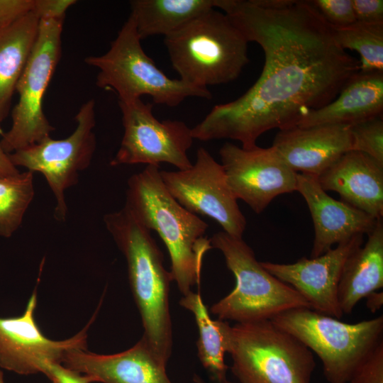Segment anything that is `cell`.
Here are the masks:
<instances>
[{
    "instance_id": "ac0fdd59",
    "label": "cell",
    "mask_w": 383,
    "mask_h": 383,
    "mask_svg": "<svg viewBox=\"0 0 383 383\" xmlns=\"http://www.w3.org/2000/svg\"><path fill=\"white\" fill-rule=\"evenodd\" d=\"M62 364L88 376L91 382L172 383L166 366L141 338L127 350L111 355H99L85 348L68 350Z\"/></svg>"
},
{
    "instance_id": "74e56055",
    "label": "cell",
    "mask_w": 383,
    "mask_h": 383,
    "mask_svg": "<svg viewBox=\"0 0 383 383\" xmlns=\"http://www.w3.org/2000/svg\"><path fill=\"white\" fill-rule=\"evenodd\" d=\"M1 27V26H0Z\"/></svg>"
},
{
    "instance_id": "52a82bcc",
    "label": "cell",
    "mask_w": 383,
    "mask_h": 383,
    "mask_svg": "<svg viewBox=\"0 0 383 383\" xmlns=\"http://www.w3.org/2000/svg\"><path fill=\"white\" fill-rule=\"evenodd\" d=\"M210 240L212 248L222 252L235 279L234 289L211 307L218 319L245 323L271 319L292 309H311L298 292L262 267L243 238L222 231Z\"/></svg>"
},
{
    "instance_id": "f546056e",
    "label": "cell",
    "mask_w": 383,
    "mask_h": 383,
    "mask_svg": "<svg viewBox=\"0 0 383 383\" xmlns=\"http://www.w3.org/2000/svg\"><path fill=\"white\" fill-rule=\"evenodd\" d=\"M356 22L383 23L382 0H352Z\"/></svg>"
},
{
    "instance_id": "ffe728a7",
    "label": "cell",
    "mask_w": 383,
    "mask_h": 383,
    "mask_svg": "<svg viewBox=\"0 0 383 383\" xmlns=\"http://www.w3.org/2000/svg\"><path fill=\"white\" fill-rule=\"evenodd\" d=\"M383 72L355 74L334 100L301 116L296 126H353L382 117Z\"/></svg>"
},
{
    "instance_id": "44dd1931",
    "label": "cell",
    "mask_w": 383,
    "mask_h": 383,
    "mask_svg": "<svg viewBox=\"0 0 383 383\" xmlns=\"http://www.w3.org/2000/svg\"><path fill=\"white\" fill-rule=\"evenodd\" d=\"M383 287V221L379 219L367 240L346 260L340 275L338 299L343 313H351L356 304Z\"/></svg>"
},
{
    "instance_id": "8fae6325",
    "label": "cell",
    "mask_w": 383,
    "mask_h": 383,
    "mask_svg": "<svg viewBox=\"0 0 383 383\" xmlns=\"http://www.w3.org/2000/svg\"><path fill=\"white\" fill-rule=\"evenodd\" d=\"M124 128L120 147L111 166L146 164L160 167L168 163L179 169L192 167L187 152L192 146V128L177 120L159 121L152 104L140 99L118 101Z\"/></svg>"
},
{
    "instance_id": "603a6c76",
    "label": "cell",
    "mask_w": 383,
    "mask_h": 383,
    "mask_svg": "<svg viewBox=\"0 0 383 383\" xmlns=\"http://www.w3.org/2000/svg\"><path fill=\"white\" fill-rule=\"evenodd\" d=\"M218 0H132L133 18L140 39L165 37L192 20L218 7Z\"/></svg>"
},
{
    "instance_id": "9a60e30c",
    "label": "cell",
    "mask_w": 383,
    "mask_h": 383,
    "mask_svg": "<svg viewBox=\"0 0 383 383\" xmlns=\"http://www.w3.org/2000/svg\"><path fill=\"white\" fill-rule=\"evenodd\" d=\"M363 243V235H357L316 257H302L292 264L260 262L270 274L298 292L311 309L340 319L343 313L338 303V287L343 267L350 254Z\"/></svg>"
},
{
    "instance_id": "484cf974",
    "label": "cell",
    "mask_w": 383,
    "mask_h": 383,
    "mask_svg": "<svg viewBox=\"0 0 383 383\" xmlns=\"http://www.w3.org/2000/svg\"><path fill=\"white\" fill-rule=\"evenodd\" d=\"M332 28L340 48L360 55V71L383 72V23L355 22L346 27Z\"/></svg>"
},
{
    "instance_id": "277c9868",
    "label": "cell",
    "mask_w": 383,
    "mask_h": 383,
    "mask_svg": "<svg viewBox=\"0 0 383 383\" xmlns=\"http://www.w3.org/2000/svg\"><path fill=\"white\" fill-rule=\"evenodd\" d=\"M164 43L179 79L199 88L234 81L249 62L248 41L216 9L165 36Z\"/></svg>"
},
{
    "instance_id": "9c48e42d",
    "label": "cell",
    "mask_w": 383,
    "mask_h": 383,
    "mask_svg": "<svg viewBox=\"0 0 383 383\" xmlns=\"http://www.w3.org/2000/svg\"><path fill=\"white\" fill-rule=\"evenodd\" d=\"M64 19L40 20L35 45L16 85L18 100L12 111L11 126L0 140L7 154L50 137L55 130L43 112V101L60 59Z\"/></svg>"
},
{
    "instance_id": "7c38bea8",
    "label": "cell",
    "mask_w": 383,
    "mask_h": 383,
    "mask_svg": "<svg viewBox=\"0 0 383 383\" xmlns=\"http://www.w3.org/2000/svg\"><path fill=\"white\" fill-rule=\"evenodd\" d=\"M160 173L166 189L187 211L209 216L223 231L243 238L245 217L227 184L221 164L204 148L198 149L191 167Z\"/></svg>"
},
{
    "instance_id": "d4e9b609",
    "label": "cell",
    "mask_w": 383,
    "mask_h": 383,
    "mask_svg": "<svg viewBox=\"0 0 383 383\" xmlns=\"http://www.w3.org/2000/svg\"><path fill=\"white\" fill-rule=\"evenodd\" d=\"M33 172L0 177V236L10 238L21 226L34 197Z\"/></svg>"
},
{
    "instance_id": "7402d4cb",
    "label": "cell",
    "mask_w": 383,
    "mask_h": 383,
    "mask_svg": "<svg viewBox=\"0 0 383 383\" xmlns=\"http://www.w3.org/2000/svg\"><path fill=\"white\" fill-rule=\"evenodd\" d=\"M40 18L34 9L0 27V124L35 45Z\"/></svg>"
},
{
    "instance_id": "cb8c5ba5",
    "label": "cell",
    "mask_w": 383,
    "mask_h": 383,
    "mask_svg": "<svg viewBox=\"0 0 383 383\" xmlns=\"http://www.w3.org/2000/svg\"><path fill=\"white\" fill-rule=\"evenodd\" d=\"M179 304L194 314L199 330L196 347L201 365L215 382L226 379L228 366L224 360V321L211 319L199 292L184 295Z\"/></svg>"
},
{
    "instance_id": "e575fe53",
    "label": "cell",
    "mask_w": 383,
    "mask_h": 383,
    "mask_svg": "<svg viewBox=\"0 0 383 383\" xmlns=\"http://www.w3.org/2000/svg\"><path fill=\"white\" fill-rule=\"evenodd\" d=\"M366 305L371 312L374 313L379 310L383 304V292H374L368 294Z\"/></svg>"
},
{
    "instance_id": "5bb4252c",
    "label": "cell",
    "mask_w": 383,
    "mask_h": 383,
    "mask_svg": "<svg viewBox=\"0 0 383 383\" xmlns=\"http://www.w3.org/2000/svg\"><path fill=\"white\" fill-rule=\"evenodd\" d=\"M35 290L21 316L0 317V367L18 374L42 372L50 362L62 363L65 353L77 348L87 349V325L77 335L65 340L48 338L38 326L34 312Z\"/></svg>"
},
{
    "instance_id": "7a4b0ae2",
    "label": "cell",
    "mask_w": 383,
    "mask_h": 383,
    "mask_svg": "<svg viewBox=\"0 0 383 383\" xmlns=\"http://www.w3.org/2000/svg\"><path fill=\"white\" fill-rule=\"evenodd\" d=\"M160 167L148 165L128 179L125 206L148 230L156 231L171 260L172 279L184 296L199 287L205 254L212 246L208 224L180 205L166 189Z\"/></svg>"
},
{
    "instance_id": "3957f363",
    "label": "cell",
    "mask_w": 383,
    "mask_h": 383,
    "mask_svg": "<svg viewBox=\"0 0 383 383\" xmlns=\"http://www.w3.org/2000/svg\"><path fill=\"white\" fill-rule=\"evenodd\" d=\"M104 222L126 257L131 289L144 329L142 338L167 364L172 348L170 289L173 279L165 267L163 255L150 231L126 206L105 214Z\"/></svg>"
},
{
    "instance_id": "4dcf8cb0",
    "label": "cell",
    "mask_w": 383,
    "mask_h": 383,
    "mask_svg": "<svg viewBox=\"0 0 383 383\" xmlns=\"http://www.w3.org/2000/svg\"><path fill=\"white\" fill-rule=\"evenodd\" d=\"M43 373L52 383H91L90 378L62 363L50 362L45 365Z\"/></svg>"
},
{
    "instance_id": "836d02e7",
    "label": "cell",
    "mask_w": 383,
    "mask_h": 383,
    "mask_svg": "<svg viewBox=\"0 0 383 383\" xmlns=\"http://www.w3.org/2000/svg\"><path fill=\"white\" fill-rule=\"evenodd\" d=\"M1 124H0V135H2ZM19 172V170L11 162L9 154L6 153L0 145V177L10 176Z\"/></svg>"
},
{
    "instance_id": "8992f818",
    "label": "cell",
    "mask_w": 383,
    "mask_h": 383,
    "mask_svg": "<svg viewBox=\"0 0 383 383\" xmlns=\"http://www.w3.org/2000/svg\"><path fill=\"white\" fill-rule=\"evenodd\" d=\"M135 22L129 16L109 50L89 56L85 62L99 70L96 85L114 91L118 101H131L150 96L157 104L174 107L188 97L211 98L208 89L172 79L160 70L141 45Z\"/></svg>"
},
{
    "instance_id": "4316f807",
    "label": "cell",
    "mask_w": 383,
    "mask_h": 383,
    "mask_svg": "<svg viewBox=\"0 0 383 383\" xmlns=\"http://www.w3.org/2000/svg\"><path fill=\"white\" fill-rule=\"evenodd\" d=\"M352 150L371 157L383 165V121L378 117L350 126Z\"/></svg>"
},
{
    "instance_id": "83f0119b",
    "label": "cell",
    "mask_w": 383,
    "mask_h": 383,
    "mask_svg": "<svg viewBox=\"0 0 383 383\" xmlns=\"http://www.w3.org/2000/svg\"><path fill=\"white\" fill-rule=\"evenodd\" d=\"M311 2L333 28L346 27L356 22L352 0H314Z\"/></svg>"
},
{
    "instance_id": "30bf717a",
    "label": "cell",
    "mask_w": 383,
    "mask_h": 383,
    "mask_svg": "<svg viewBox=\"0 0 383 383\" xmlns=\"http://www.w3.org/2000/svg\"><path fill=\"white\" fill-rule=\"evenodd\" d=\"M74 119L76 128L67 138L55 140L48 137L9 154L16 167H23L45 177L56 199L54 217L60 222L65 221L67 216L65 191L77 183L79 172L89 166L95 152L94 100L83 104Z\"/></svg>"
},
{
    "instance_id": "5b68a950",
    "label": "cell",
    "mask_w": 383,
    "mask_h": 383,
    "mask_svg": "<svg viewBox=\"0 0 383 383\" xmlns=\"http://www.w3.org/2000/svg\"><path fill=\"white\" fill-rule=\"evenodd\" d=\"M223 333L239 383H311L312 351L270 319L233 326L223 321Z\"/></svg>"
},
{
    "instance_id": "1f68e13d",
    "label": "cell",
    "mask_w": 383,
    "mask_h": 383,
    "mask_svg": "<svg viewBox=\"0 0 383 383\" xmlns=\"http://www.w3.org/2000/svg\"><path fill=\"white\" fill-rule=\"evenodd\" d=\"M35 0H0V26L33 9Z\"/></svg>"
},
{
    "instance_id": "ba28073f",
    "label": "cell",
    "mask_w": 383,
    "mask_h": 383,
    "mask_svg": "<svg viewBox=\"0 0 383 383\" xmlns=\"http://www.w3.org/2000/svg\"><path fill=\"white\" fill-rule=\"evenodd\" d=\"M270 320L318 355L329 383H348L355 370L383 341L382 316L348 323L309 308H296Z\"/></svg>"
},
{
    "instance_id": "6da1fadb",
    "label": "cell",
    "mask_w": 383,
    "mask_h": 383,
    "mask_svg": "<svg viewBox=\"0 0 383 383\" xmlns=\"http://www.w3.org/2000/svg\"><path fill=\"white\" fill-rule=\"evenodd\" d=\"M248 42L262 49L265 63L241 96L216 105L194 128V139H232L244 149L272 129L294 126L300 117L334 100L360 71L359 60L337 43L333 28L311 1L219 0Z\"/></svg>"
},
{
    "instance_id": "4fadbf2b",
    "label": "cell",
    "mask_w": 383,
    "mask_h": 383,
    "mask_svg": "<svg viewBox=\"0 0 383 383\" xmlns=\"http://www.w3.org/2000/svg\"><path fill=\"white\" fill-rule=\"evenodd\" d=\"M219 155L233 194L257 214L277 196L296 191L298 173L284 162L272 146L244 149L226 143Z\"/></svg>"
},
{
    "instance_id": "d590c367",
    "label": "cell",
    "mask_w": 383,
    "mask_h": 383,
    "mask_svg": "<svg viewBox=\"0 0 383 383\" xmlns=\"http://www.w3.org/2000/svg\"><path fill=\"white\" fill-rule=\"evenodd\" d=\"M194 381L196 382V383H204L201 379L200 377H199L198 376L195 375L194 378ZM216 383H235V382H231L229 380L227 379V378L218 382H216Z\"/></svg>"
},
{
    "instance_id": "d6a6232c",
    "label": "cell",
    "mask_w": 383,
    "mask_h": 383,
    "mask_svg": "<svg viewBox=\"0 0 383 383\" xmlns=\"http://www.w3.org/2000/svg\"><path fill=\"white\" fill-rule=\"evenodd\" d=\"M75 0H35L34 11L40 18H65L67 9Z\"/></svg>"
},
{
    "instance_id": "f1b7e54d",
    "label": "cell",
    "mask_w": 383,
    "mask_h": 383,
    "mask_svg": "<svg viewBox=\"0 0 383 383\" xmlns=\"http://www.w3.org/2000/svg\"><path fill=\"white\" fill-rule=\"evenodd\" d=\"M348 383H383V341L355 370Z\"/></svg>"
},
{
    "instance_id": "8d00e7d4",
    "label": "cell",
    "mask_w": 383,
    "mask_h": 383,
    "mask_svg": "<svg viewBox=\"0 0 383 383\" xmlns=\"http://www.w3.org/2000/svg\"><path fill=\"white\" fill-rule=\"evenodd\" d=\"M0 383H5L4 378V374L2 371L0 370Z\"/></svg>"
},
{
    "instance_id": "2e32d148",
    "label": "cell",
    "mask_w": 383,
    "mask_h": 383,
    "mask_svg": "<svg viewBox=\"0 0 383 383\" xmlns=\"http://www.w3.org/2000/svg\"><path fill=\"white\" fill-rule=\"evenodd\" d=\"M296 192L305 199L313 223L311 258L324 254L334 245L368 235L379 220L330 196L315 176L298 173Z\"/></svg>"
},
{
    "instance_id": "e0dca14e",
    "label": "cell",
    "mask_w": 383,
    "mask_h": 383,
    "mask_svg": "<svg viewBox=\"0 0 383 383\" xmlns=\"http://www.w3.org/2000/svg\"><path fill=\"white\" fill-rule=\"evenodd\" d=\"M272 146L293 171L317 177L352 150L350 126H294L279 130Z\"/></svg>"
},
{
    "instance_id": "d6986e66",
    "label": "cell",
    "mask_w": 383,
    "mask_h": 383,
    "mask_svg": "<svg viewBox=\"0 0 383 383\" xmlns=\"http://www.w3.org/2000/svg\"><path fill=\"white\" fill-rule=\"evenodd\" d=\"M321 188L376 219L383 216V165L350 150L316 177Z\"/></svg>"
}]
</instances>
